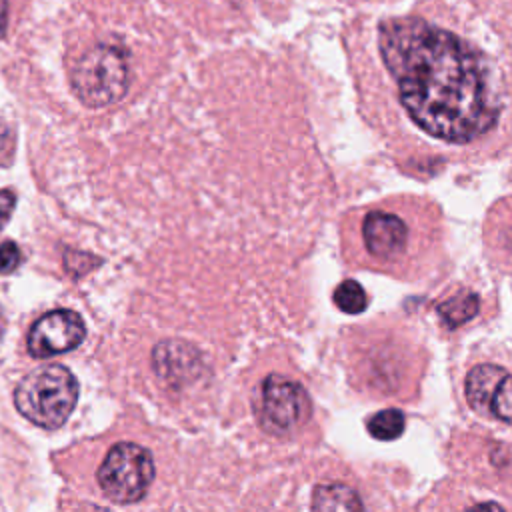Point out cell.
Listing matches in <instances>:
<instances>
[{
	"label": "cell",
	"instance_id": "17",
	"mask_svg": "<svg viewBox=\"0 0 512 512\" xmlns=\"http://www.w3.org/2000/svg\"><path fill=\"white\" fill-rule=\"evenodd\" d=\"M16 206V194L12 190H0V230L10 220Z\"/></svg>",
	"mask_w": 512,
	"mask_h": 512
},
{
	"label": "cell",
	"instance_id": "1",
	"mask_svg": "<svg viewBox=\"0 0 512 512\" xmlns=\"http://www.w3.org/2000/svg\"><path fill=\"white\" fill-rule=\"evenodd\" d=\"M384 66L408 116L444 142H472L500 116L482 56L456 34L420 18H388L378 28Z\"/></svg>",
	"mask_w": 512,
	"mask_h": 512
},
{
	"label": "cell",
	"instance_id": "4",
	"mask_svg": "<svg viewBox=\"0 0 512 512\" xmlns=\"http://www.w3.org/2000/svg\"><path fill=\"white\" fill-rule=\"evenodd\" d=\"M96 478L108 500L116 504L138 502L154 480L152 454L140 444L118 442L108 450Z\"/></svg>",
	"mask_w": 512,
	"mask_h": 512
},
{
	"label": "cell",
	"instance_id": "9",
	"mask_svg": "<svg viewBox=\"0 0 512 512\" xmlns=\"http://www.w3.org/2000/svg\"><path fill=\"white\" fill-rule=\"evenodd\" d=\"M152 366L156 376L166 384L182 386L200 374L202 360L198 350L188 342L164 340L152 352Z\"/></svg>",
	"mask_w": 512,
	"mask_h": 512
},
{
	"label": "cell",
	"instance_id": "6",
	"mask_svg": "<svg viewBox=\"0 0 512 512\" xmlns=\"http://www.w3.org/2000/svg\"><path fill=\"white\" fill-rule=\"evenodd\" d=\"M466 400L482 416L512 424V374L496 364H478L466 376Z\"/></svg>",
	"mask_w": 512,
	"mask_h": 512
},
{
	"label": "cell",
	"instance_id": "3",
	"mask_svg": "<svg viewBox=\"0 0 512 512\" xmlns=\"http://www.w3.org/2000/svg\"><path fill=\"white\" fill-rule=\"evenodd\" d=\"M128 82L126 52L112 44H98L84 52L70 74L74 94L90 108H104L122 100Z\"/></svg>",
	"mask_w": 512,
	"mask_h": 512
},
{
	"label": "cell",
	"instance_id": "8",
	"mask_svg": "<svg viewBox=\"0 0 512 512\" xmlns=\"http://www.w3.org/2000/svg\"><path fill=\"white\" fill-rule=\"evenodd\" d=\"M362 238L366 250L380 260H392L400 256L406 248L408 228L402 218L390 212L374 210L364 216Z\"/></svg>",
	"mask_w": 512,
	"mask_h": 512
},
{
	"label": "cell",
	"instance_id": "13",
	"mask_svg": "<svg viewBox=\"0 0 512 512\" xmlns=\"http://www.w3.org/2000/svg\"><path fill=\"white\" fill-rule=\"evenodd\" d=\"M332 298H334V304L346 314H360L362 310H366V304H368L366 290L356 280L340 282Z\"/></svg>",
	"mask_w": 512,
	"mask_h": 512
},
{
	"label": "cell",
	"instance_id": "5",
	"mask_svg": "<svg viewBox=\"0 0 512 512\" xmlns=\"http://www.w3.org/2000/svg\"><path fill=\"white\" fill-rule=\"evenodd\" d=\"M312 414L308 392L302 384L270 374L260 386V424L270 434H286L300 428Z\"/></svg>",
	"mask_w": 512,
	"mask_h": 512
},
{
	"label": "cell",
	"instance_id": "2",
	"mask_svg": "<svg viewBox=\"0 0 512 512\" xmlns=\"http://www.w3.org/2000/svg\"><path fill=\"white\" fill-rule=\"evenodd\" d=\"M80 386L76 376L60 364L40 366L28 372L14 390L16 410L32 424L56 430L72 414Z\"/></svg>",
	"mask_w": 512,
	"mask_h": 512
},
{
	"label": "cell",
	"instance_id": "14",
	"mask_svg": "<svg viewBox=\"0 0 512 512\" xmlns=\"http://www.w3.org/2000/svg\"><path fill=\"white\" fill-rule=\"evenodd\" d=\"M64 262H66V268L72 276H82V274L90 272L94 266L100 264V260L94 258L92 254H80V252H72V250L66 252Z\"/></svg>",
	"mask_w": 512,
	"mask_h": 512
},
{
	"label": "cell",
	"instance_id": "18",
	"mask_svg": "<svg viewBox=\"0 0 512 512\" xmlns=\"http://www.w3.org/2000/svg\"><path fill=\"white\" fill-rule=\"evenodd\" d=\"M4 14H6V10H4V2H2V4H0V34L4 32V24H6Z\"/></svg>",
	"mask_w": 512,
	"mask_h": 512
},
{
	"label": "cell",
	"instance_id": "12",
	"mask_svg": "<svg viewBox=\"0 0 512 512\" xmlns=\"http://www.w3.org/2000/svg\"><path fill=\"white\" fill-rule=\"evenodd\" d=\"M368 432L376 440H394L404 432L406 418L400 410L396 408H386L368 418Z\"/></svg>",
	"mask_w": 512,
	"mask_h": 512
},
{
	"label": "cell",
	"instance_id": "11",
	"mask_svg": "<svg viewBox=\"0 0 512 512\" xmlns=\"http://www.w3.org/2000/svg\"><path fill=\"white\" fill-rule=\"evenodd\" d=\"M314 510H360L364 508L358 494L344 484H320L312 494Z\"/></svg>",
	"mask_w": 512,
	"mask_h": 512
},
{
	"label": "cell",
	"instance_id": "16",
	"mask_svg": "<svg viewBox=\"0 0 512 512\" xmlns=\"http://www.w3.org/2000/svg\"><path fill=\"white\" fill-rule=\"evenodd\" d=\"M12 154H14V134L10 126L0 120V162L10 164Z\"/></svg>",
	"mask_w": 512,
	"mask_h": 512
},
{
	"label": "cell",
	"instance_id": "10",
	"mask_svg": "<svg viewBox=\"0 0 512 512\" xmlns=\"http://www.w3.org/2000/svg\"><path fill=\"white\" fill-rule=\"evenodd\" d=\"M480 310V298L476 292L470 290H460L456 296L440 302L436 306V312L440 314L442 322L448 328H458L472 320Z\"/></svg>",
	"mask_w": 512,
	"mask_h": 512
},
{
	"label": "cell",
	"instance_id": "15",
	"mask_svg": "<svg viewBox=\"0 0 512 512\" xmlns=\"http://www.w3.org/2000/svg\"><path fill=\"white\" fill-rule=\"evenodd\" d=\"M22 262V254H20V248L6 240L0 244V274H12Z\"/></svg>",
	"mask_w": 512,
	"mask_h": 512
},
{
	"label": "cell",
	"instance_id": "7",
	"mask_svg": "<svg viewBox=\"0 0 512 512\" xmlns=\"http://www.w3.org/2000/svg\"><path fill=\"white\" fill-rule=\"evenodd\" d=\"M86 336L84 320L78 312L60 308L40 316L28 334V352L34 358L58 356L80 346Z\"/></svg>",
	"mask_w": 512,
	"mask_h": 512
}]
</instances>
